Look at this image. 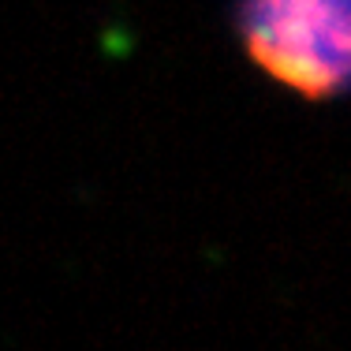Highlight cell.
I'll use <instances>...</instances> for the list:
<instances>
[{
  "mask_svg": "<svg viewBox=\"0 0 351 351\" xmlns=\"http://www.w3.org/2000/svg\"><path fill=\"white\" fill-rule=\"evenodd\" d=\"M247 53L306 97L351 90V0H239Z\"/></svg>",
  "mask_w": 351,
  "mask_h": 351,
  "instance_id": "cell-1",
  "label": "cell"
}]
</instances>
